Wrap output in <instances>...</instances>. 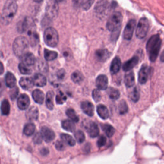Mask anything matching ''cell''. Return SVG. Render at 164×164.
<instances>
[{
  "instance_id": "cell-13",
  "label": "cell",
  "mask_w": 164,
  "mask_h": 164,
  "mask_svg": "<svg viewBox=\"0 0 164 164\" xmlns=\"http://www.w3.org/2000/svg\"><path fill=\"white\" fill-rule=\"evenodd\" d=\"M86 129L87 132L89 133V136L92 138H96L99 135V130L98 126L97 125L96 123L94 122H89L88 125H87Z\"/></svg>"
},
{
  "instance_id": "cell-24",
  "label": "cell",
  "mask_w": 164,
  "mask_h": 164,
  "mask_svg": "<svg viewBox=\"0 0 164 164\" xmlns=\"http://www.w3.org/2000/svg\"><path fill=\"white\" fill-rule=\"evenodd\" d=\"M5 83L9 88H14L16 85V78L14 75L12 73L8 72L6 76H5Z\"/></svg>"
},
{
  "instance_id": "cell-25",
  "label": "cell",
  "mask_w": 164,
  "mask_h": 164,
  "mask_svg": "<svg viewBox=\"0 0 164 164\" xmlns=\"http://www.w3.org/2000/svg\"><path fill=\"white\" fill-rule=\"evenodd\" d=\"M97 112L102 119H106L109 117V112L107 108L103 105H99L97 107Z\"/></svg>"
},
{
  "instance_id": "cell-37",
  "label": "cell",
  "mask_w": 164,
  "mask_h": 164,
  "mask_svg": "<svg viewBox=\"0 0 164 164\" xmlns=\"http://www.w3.org/2000/svg\"><path fill=\"white\" fill-rule=\"evenodd\" d=\"M130 97L133 102H137L140 98V93L139 90H138L137 87H135L134 89L132 90V92L130 94Z\"/></svg>"
},
{
  "instance_id": "cell-2",
  "label": "cell",
  "mask_w": 164,
  "mask_h": 164,
  "mask_svg": "<svg viewBox=\"0 0 164 164\" xmlns=\"http://www.w3.org/2000/svg\"><path fill=\"white\" fill-rule=\"evenodd\" d=\"M162 40L158 35H154L149 39L146 44V50L150 60L154 62L156 60L160 52Z\"/></svg>"
},
{
  "instance_id": "cell-8",
  "label": "cell",
  "mask_w": 164,
  "mask_h": 164,
  "mask_svg": "<svg viewBox=\"0 0 164 164\" xmlns=\"http://www.w3.org/2000/svg\"><path fill=\"white\" fill-rule=\"evenodd\" d=\"M135 27L136 20L135 19H131L127 23L124 30V33H123V37L125 39L130 40L132 38Z\"/></svg>"
},
{
  "instance_id": "cell-10",
  "label": "cell",
  "mask_w": 164,
  "mask_h": 164,
  "mask_svg": "<svg viewBox=\"0 0 164 164\" xmlns=\"http://www.w3.org/2000/svg\"><path fill=\"white\" fill-rule=\"evenodd\" d=\"M40 133H42L44 140L46 142H50L55 139V134L54 131L48 127H43L41 128Z\"/></svg>"
},
{
  "instance_id": "cell-32",
  "label": "cell",
  "mask_w": 164,
  "mask_h": 164,
  "mask_svg": "<svg viewBox=\"0 0 164 164\" xmlns=\"http://www.w3.org/2000/svg\"><path fill=\"white\" fill-rule=\"evenodd\" d=\"M58 56V53L48 49L44 50V58L47 61H51L56 59Z\"/></svg>"
},
{
  "instance_id": "cell-39",
  "label": "cell",
  "mask_w": 164,
  "mask_h": 164,
  "mask_svg": "<svg viewBox=\"0 0 164 164\" xmlns=\"http://www.w3.org/2000/svg\"><path fill=\"white\" fill-rule=\"evenodd\" d=\"M67 100V96L62 92H59L58 94L56 96V102L58 105H62Z\"/></svg>"
},
{
  "instance_id": "cell-26",
  "label": "cell",
  "mask_w": 164,
  "mask_h": 164,
  "mask_svg": "<svg viewBox=\"0 0 164 164\" xmlns=\"http://www.w3.org/2000/svg\"><path fill=\"white\" fill-rule=\"evenodd\" d=\"M125 84L128 88H130L135 85V76L133 72H130L125 75Z\"/></svg>"
},
{
  "instance_id": "cell-18",
  "label": "cell",
  "mask_w": 164,
  "mask_h": 164,
  "mask_svg": "<svg viewBox=\"0 0 164 164\" xmlns=\"http://www.w3.org/2000/svg\"><path fill=\"white\" fill-rule=\"evenodd\" d=\"M19 85L24 90H29L33 87L34 83L33 79L28 77H23L19 81Z\"/></svg>"
},
{
  "instance_id": "cell-6",
  "label": "cell",
  "mask_w": 164,
  "mask_h": 164,
  "mask_svg": "<svg viewBox=\"0 0 164 164\" xmlns=\"http://www.w3.org/2000/svg\"><path fill=\"white\" fill-rule=\"evenodd\" d=\"M150 28V23L147 18L142 17L140 19L138 23L136 29V36L138 39H144L146 35Z\"/></svg>"
},
{
  "instance_id": "cell-46",
  "label": "cell",
  "mask_w": 164,
  "mask_h": 164,
  "mask_svg": "<svg viewBox=\"0 0 164 164\" xmlns=\"http://www.w3.org/2000/svg\"><path fill=\"white\" fill-rule=\"evenodd\" d=\"M106 143V138L102 135V136H100L99 138H98V140H97V146H98L99 147H101L102 146H104Z\"/></svg>"
},
{
  "instance_id": "cell-40",
  "label": "cell",
  "mask_w": 164,
  "mask_h": 164,
  "mask_svg": "<svg viewBox=\"0 0 164 164\" xmlns=\"http://www.w3.org/2000/svg\"><path fill=\"white\" fill-rule=\"evenodd\" d=\"M19 69L20 73L23 74H30L32 73V70H31L28 66L25 65L23 63H20L19 65Z\"/></svg>"
},
{
  "instance_id": "cell-36",
  "label": "cell",
  "mask_w": 164,
  "mask_h": 164,
  "mask_svg": "<svg viewBox=\"0 0 164 164\" xmlns=\"http://www.w3.org/2000/svg\"><path fill=\"white\" fill-rule=\"evenodd\" d=\"M66 115L68 116L69 118H70L71 121H73L75 122H78L79 121V117L78 115L76 114V113L75 111L72 109H69L66 110Z\"/></svg>"
},
{
  "instance_id": "cell-28",
  "label": "cell",
  "mask_w": 164,
  "mask_h": 164,
  "mask_svg": "<svg viewBox=\"0 0 164 164\" xmlns=\"http://www.w3.org/2000/svg\"><path fill=\"white\" fill-rule=\"evenodd\" d=\"M54 92L53 91H48L46 94V105L48 109L50 110H52L54 108L53 103V97H54Z\"/></svg>"
},
{
  "instance_id": "cell-9",
  "label": "cell",
  "mask_w": 164,
  "mask_h": 164,
  "mask_svg": "<svg viewBox=\"0 0 164 164\" xmlns=\"http://www.w3.org/2000/svg\"><path fill=\"white\" fill-rule=\"evenodd\" d=\"M150 73V69L146 65H144L138 73V81L140 84H146Z\"/></svg>"
},
{
  "instance_id": "cell-19",
  "label": "cell",
  "mask_w": 164,
  "mask_h": 164,
  "mask_svg": "<svg viewBox=\"0 0 164 164\" xmlns=\"http://www.w3.org/2000/svg\"><path fill=\"white\" fill-rule=\"evenodd\" d=\"M26 117L29 121H36L39 118V110L37 107L32 106L26 113Z\"/></svg>"
},
{
  "instance_id": "cell-48",
  "label": "cell",
  "mask_w": 164,
  "mask_h": 164,
  "mask_svg": "<svg viewBox=\"0 0 164 164\" xmlns=\"http://www.w3.org/2000/svg\"><path fill=\"white\" fill-rule=\"evenodd\" d=\"M65 76V71L63 69H60L57 73V76L59 79H63Z\"/></svg>"
},
{
  "instance_id": "cell-33",
  "label": "cell",
  "mask_w": 164,
  "mask_h": 164,
  "mask_svg": "<svg viewBox=\"0 0 164 164\" xmlns=\"http://www.w3.org/2000/svg\"><path fill=\"white\" fill-rule=\"evenodd\" d=\"M107 93L110 98L114 101L117 100L120 97V92L114 88H110Z\"/></svg>"
},
{
  "instance_id": "cell-14",
  "label": "cell",
  "mask_w": 164,
  "mask_h": 164,
  "mask_svg": "<svg viewBox=\"0 0 164 164\" xmlns=\"http://www.w3.org/2000/svg\"><path fill=\"white\" fill-rule=\"evenodd\" d=\"M81 108L83 112L89 117L93 116L94 113V105L89 101H84L81 102Z\"/></svg>"
},
{
  "instance_id": "cell-47",
  "label": "cell",
  "mask_w": 164,
  "mask_h": 164,
  "mask_svg": "<svg viewBox=\"0 0 164 164\" xmlns=\"http://www.w3.org/2000/svg\"><path fill=\"white\" fill-rule=\"evenodd\" d=\"M18 93H19V89L17 87H15V88L13 89L10 92V97L11 98L12 101H14L17 97Z\"/></svg>"
},
{
  "instance_id": "cell-34",
  "label": "cell",
  "mask_w": 164,
  "mask_h": 164,
  "mask_svg": "<svg viewBox=\"0 0 164 164\" xmlns=\"http://www.w3.org/2000/svg\"><path fill=\"white\" fill-rule=\"evenodd\" d=\"M102 129L103 130L105 133L108 137H112L115 133L114 128L110 125H104L102 126Z\"/></svg>"
},
{
  "instance_id": "cell-11",
  "label": "cell",
  "mask_w": 164,
  "mask_h": 164,
  "mask_svg": "<svg viewBox=\"0 0 164 164\" xmlns=\"http://www.w3.org/2000/svg\"><path fill=\"white\" fill-rule=\"evenodd\" d=\"M30 104L29 97L27 94H21L17 99V106L19 109L21 110H27Z\"/></svg>"
},
{
  "instance_id": "cell-38",
  "label": "cell",
  "mask_w": 164,
  "mask_h": 164,
  "mask_svg": "<svg viewBox=\"0 0 164 164\" xmlns=\"http://www.w3.org/2000/svg\"><path fill=\"white\" fill-rule=\"evenodd\" d=\"M74 137L76 141L80 144L84 142L85 140V136L84 133L81 130H78L74 133Z\"/></svg>"
},
{
  "instance_id": "cell-3",
  "label": "cell",
  "mask_w": 164,
  "mask_h": 164,
  "mask_svg": "<svg viewBox=\"0 0 164 164\" xmlns=\"http://www.w3.org/2000/svg\"><path fill=\"white\" fill-rule=\"evenodd\" d=\"M30 43L28 39L24 37H18L15 39L13 44V51L15 55L21 58L28 53Z\"/></svg>"
},
{
  "instance_id": "cell-17",
  "label": "cell",
  "mask_w": 164,
  "mask_h": 164,
  "mask_svg": "<svg viewBox=\"0 0 164 164\" xmlns=\"http://www.w3.org/2000/svg\"><path fill=\"white\" fill-rule=\"evenodd\" d=\"M110 53L106 49H101L96 51L95 56L99 62H105L109 58Z\"/></svg>"
},
{
  "instance_id": "cell-52",
  "label": "cell",
  "mask_w": 164,
  "mask_h": 164,
  "mask_svg": "<svg viewBox=\"0 0 164 164\" xmlns=\"http://www.w3.org/2000/svg\"><path fill=\"white\" fill-rule=\"evenodd\" d=\"M64 56H66V57H67V56H68L69 55H71V52H70V51H64Z\"/></svg>"
},
{
  "instance_id": "cell-51",
  "label": "cell",
  "mask_w": 164,
  "mask_h": 164,
  "mask_svg": "<svg viewBox=\"0 0 164 164\" xmlns=\"http://www.w3.org/2000/svg\"><path fill=\"white\" fill-rule=\"evenodd\" d=\"M160 60L164 62V50L162 51V53L160 55Z\"/></svg>"
},
{
  "instance_id": "cell-23",
  "label": "cell",
  "mask_w": 164,
  "mask_h": 164,
  "mask_svg": "<svg viewBox=\"0 0 164 164\" xmlns=\"http://www.w3.org/2000/svg\"><path fill=\"white\" fill-rule=\"evenodd\" d=\"M32 97L37 103L43 104L44 100V94L40 90L35 89L32 92Z\"/></svg>"
},
{
  "instance_id": "cell-53",
  "label": "cell",
  "mask_w": 164,
  "mask_h": 164,
  "mask_svg": "<svg viewBox=\"0 0 164 164\" xmlns=\"http://www.w3.org/2000/svg\"><path fill=\"white\" fill-rule=\"evenodd\" d=\"M43 1V0H34V2L36 3H40V2H42Z\"/></svg>"
},
{
  "instance_id": "cell-16",
  "label": "cell",
  "mask_w": 164,
  "mask_h": 164,
  "mask_svg": "<svg viewBox=\"0 0 164 164\" xmlns=\"http://www.w3.org/2000/svg\"><path fill=\"white\" fill-rule=\"evenodd\" d=\"M109 8V3L106 0H100V1L97 3L95 10L97 14L99 15H105L107 9Z\"/></svg>"
},
{
  "instance_id": "cell-15",
  "label": "cell",
  "mask_w": 164,
  "mask_h": 164,
  "mask_svg": "<svg viewBox=\"0 0 164 164\" xmlns=\"http://www.w3.org/2000/svg\"><path fill=\"white\" fill-rule=\"evenodd\" d=\"M138 62H139V57L138 56H134L131 59L126 62L122 66V69L126 72L129 71L134 68L138 63Z\"/></svg>"
},
{
  "instance_id": "cell-20",
  "label": "cell",
  "mask_w": 164,
  "mask_h": 164,
  "mask_svg": "<svg viewBox=\"0 0 164 164\" xmlns=\"http://www.w3.org/2000/svg\"><path fill=\"white\" fill-rule=\"evenodd\" d=\"M33 81L34 85L37 87H44L46 85V77L41 74H35L33 77Z\"/></svg>"
},
{
  "instance_id": "cell-21",
  "label": "cell",
  "mask_w": 164,
  "mask_h": 164,
  "mask_svg": "<svg viewBox=\"0 0 164 164\" xmlns=\"http://www.w3.org/2000/svg\"><path fill=\"white\" fill-rule=\"evenodd\" d=\"M20 58H21L22 63L28 66L33 65L35 63V56L32 53H30L28 52L24 54Z\"/></svg>"
},
{
  "instance_id": "cell-49",
  "label": "cell",
  "mask_w": 164,
  "mask_h": 164,
  "mask_svg": "<svg viewBox=\"0 0 164 164\" xmlns=\"http://www.w3.org/2000/svg\"><path fill=\"white\" fill-rule=\"evenodd\" d=\"M48 153H49V150L48 148H43L40 150V154L43 156L48 155Z\"/></svg>"
},
{
  "instance_id": "cell-27",
  "label": "cell",
  "mask_w": 164,
  "mask_h": 164,
  "mask_svg": "<svg viewBox=\"0 0 164 164\" xmlns=\"http://www.w3.org/2000/svg\"><path fill=\"white\" fill-rule=\"evenodd\" d=\"M62 126L65 130L73 132L76 130V126L74 123V121L71 120H64L62 122Z\"/></svg>"
},
{
  "instance_id": "cell-12",
  "label": "cell",
  "mask_w": 164,
  "mask_h": 164,
  "mask_svg": "<svg viewBox=\"0 0 164 164\" xmlns=\"http://www.w3.org/2000/svg\"><path fill=\"white\" fill-rule=\"evenodd\" d=\"M108 84H109V80H108V78L105 75H99L96 78V85L97 88L99 90H106L108 87Z\"/></svg>"
},
{
  "instance_id": "cell-31",
  "label": "cell",
  "mask_w": 164,
  "mask_h": 164,
  "mask_svg": "<svg viewBox=\"0 0 164 164\" xmlns=\"http://www.w3.org/2000/svg\"><path fill=\"white\" fill-rule=\"evenodd\" d=\"M2 114L3 115H8L10 114V106L7 99H3L2 102L1 106Z\"/></svg>"
},
{
  "instance_id": "cell-1",
  "label": "cell",
  "mask_w": 164,
  "mask_h": 164,
  "mask_svg": "<svg viewBox=\"0 0 164 164\" xmlns=\"http://www.w3.org/2000/svg\"><path fill=\"white\" fill-rule=\"evenodd\" d=\"M17 10V4L15 0H7L5 3L2 13V23L7 25L12 21Z\"/></svg>"
},
{
  "instance_id": "cell-30",
  "label": "cell",
  "mask_w": 164,
  "mask_h": 164,
  "mask_svg": "<svg viewBox=\"0 0 164 164\" xmlns=\"http://www.w3.org/2000/svg\"><path fill=\"white\" fill-rule=\"evenodd\" d=\"M60 137L62 140H63L65 143L67 144H68L70 146H74L76 144V141L74 140V138L72 137L71 135L65 134V133H62L60 135Z\"/></svg>"
},
{
  "instance_id": "cell-50",
  "label": "cell",
  "mask_w": 164,
  "mask_h": 164,
  "mask_svg": "<svg viewBox=\"0 0 164 164\" xmlns=\"http://www.w3.org/2000/svg\"><path fill=\"white\" fill-rule=\"evenodd\" d=\"M90 150V145L89 144H87L85 146V149L84 150L85 152H89Z\"/></svg>"
},
{
  "instance_id": "cell-41",
  "label": "cell",
  "mask_w": 164,
  "mask_h": 164,
  "mask_svg": "<svg viewBox=\"0 0 164 164\" xmlns=\"http://www.w3.org/2000/svg\"><path fill=\"white\" fill-rule=\"evenodd\" d=\"M119 114L121 115L126 114L128 111V107L127 103L125 101H122L119 103Z\"/></svg>"
},
{
  "instance_id": "cell-54",
  "label": "cell",
  "mask_w": 164,
  "mask_h": 164,
  "mask_svg": "<svg viewBox=\"0 0 164 164\" xmlns=\"http://www.w3.org/2000/svg\"><path fill=\"white\" fill-rule=\"evenodd\" d=\"M1 66H2V72H1V74H3V64H1Z\"/></svg>"
},
{
  "instance_id": "cell-55",
  "label": "cell",
  "mask_w": 164,
  "mask_h": 164,
  "mask_svg": "<svg viewBox=\"0 0 164 164\" xmlns=\"http://www.w3.org/2000/svg\"><path fill=\"white\" fill-rule=\"evenodd\" d=\"M56 1H57V2H62V1H63V0H56Z\"/></svg>"
},
{
  "instance_id": "cell-43",
  "label": "cell",
  "mask_w": 164,
  "mask_h": 164,
  "mask_svg": "<svg viewBox=\"0 0 164 164\" xmlns=\"http://www.w3.org/2000/svg\"><path fill=\"white\" fill-rule=\"evenodd\" d=\"M44 139L43 135L41 133H36V134L33 136V141L35 144H40L43 142V140Z\"/></svg>"
},
{
  "instance_id": "cell-4",
  "label": "cell",
  "mask_w": 164,
  "mask_h": 164,
  "mask_svg": "<svg viewBox=\"0 0 164 164\" xmlns=\"http://www.w3.org/2000/svg\"><path fill=\"white\" fill-rule=\"evenodd\" d=\"M122 21V15L119 12H115L110 17L106 24V28L112 32L120 30Z\"/></svg>"
},
{
  "instance_id": "cell-45",
  "label": "cell",
  "mask_w": 164,
  "mask_h": 164,
  "mask_svg": "<svg viewBox=\"0 0 164 164\" xmlns=\"http://www.w3.org/2000/svg\"><path fill=\"white\" fill-rule=\"evenodd\" d=\"M55 147L58 151H64L65 149V144L64 141L62 140H58L55 144Z\"/></svg>"
},
{
  "instance_id": "cell-35",
  "label": "cell",
  "mask_w": 164,
  "mask_h": 164,
  "mask_svg": "<svg viewBox=\"0 0 164 164\" xmlns=\"http://www.w3.org/2000/svg\"><path fill=\"white\" fill-rule=\"evenodd\" d=\"M84 76L80 72L75 71L71 75V80L76 84H80L84 80Z\"/></svg>"
},
{
  "instance_id": "cell-22",
  "label": "cell",
  "mask_w": 164,
  "mask_h": 164,
  "mask_svg": "<svg viewBox=\"0 0 164 164\" xmlns=\"http://www.w3.org/2000/svg\"><path fill=\"white\" fill-rule=\"evenodd\" d=\"M121 67V61L119 57H115L112 62L110 72L112 74H115L119 71Z\"/></svg>"
},
{
  "instance_id": "cell-29",
  "label": "cell",
  "mask_w": 164,
  "mask_h": 164,
  "mask_svg": "<svg viewBox=\"0 0 164 164\" xmlns=\"http://www.w3.org/2000/svg\"><path fill=\"white\" fill-rule=\"evenodd\" d=\"M35 130V125L32 122H29L24 126L23 129V133L26 136L30 137L33 134Z\"/></svg>"
},
{
  "instance_id": "cell-5",
  "label": "cell",
  "mask_w": 164,
  "mask_h": 164,
  "mask_svg": "<svg viewBox=\"0 0 164 164\" xmlns=\"http://www.w3.org/2000/svg\"><path fill=\"white\" fill-rule=\"evenodd\" d=\"M45 43L50 47H55L58 43V34L53 28H48L44 33Z\"/></svg>"
},
{
  "instance_id": "cell-7",
  "label": "cell",
  "mask_w": 164,
  "mask_h": 164,
  "mask_svg": "<svg viewBox=\"0 0 164 164\" xmlns=\"http://www.w3.org/2000/svg\"><path fill=\"white\" fill-rule=\"evenodd\" d=\"M59 7L56 0H48L46 7V12L47 17L50 19H55L58 14Z\"/></svg>"
},
{
  "instance_id": "cell-42",
  "label": "cell",
  "mask_w": 164,
  "mask_h": 164,
  "mask_svg": "<svg viewBox=\"0 0 164 164\" xmlns=\"http://www.w3.org/2000/svg\"><path fill=\"white\" fill-rule=\"evenodd\" d=\"M94 0H82L81 7L84 10H89L93 4Z\"/></svg>"
},
{
  "instance_id": "cell-44",
  "label": "cell",
  "mask_w": 164,
  "mask_h": 164,
  "mask_svg": "<svg viewBox=\"0 0 164 164\" xmlns=\"http://www.w3.org/2000/svg\"><path fill=\"white\" fill-rule=\"evenodd\" d=\"M92 97L96 102H98L101 100V94L100 90L98 89H96L92 92Z\"/></svg>"
}]
</instances>
